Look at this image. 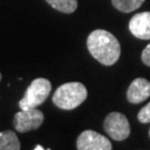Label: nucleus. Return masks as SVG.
Returning a JSON list of instances; mask_svg holds the SVG:
<instances>
[{
	"label": "nucleus",
	"instance_id": "f257e3e1",
	"mask_svg": "<svg viewBox=\"0 0 150 150\" xmlns=\"http://www.w3.org/2000/svg\"><path fill=\"white\" fill-rule=\"evenodd\" d=\"M87 47L90 54L105 66H112L118 61L121 48L118 39L111 32L97 29L87 39Z\"/></svg>",
	"mask_w": 150,
	"mask_h": 150
},
{
	"label": "nucleus",
	"instance_id": "f03ea898",
	"mask_svg": "<svg viewBox=\"0 0 150 150\" xmlns=\"http://www.w3.org/2000/svg\"><path fill=\"white\" fill-rule=\"evenodd\" d=\"M88 97L87 88L81 82H67L54 91L52 101L62 110H72L79 107Z\"/></svg>",
	"mask_w": 150,
	"mask_h": 150
},
{
	"label": "nucleus",
	"instance_id": "7ed1b4c3",
	"mask_svg": "<svg viewBox=\"0 0 150 150\" xmlns=\"http://www.w3.org/2000/svg\"><path fill=\"white\" fill-rule=\"evenodd\" d=\"M51 92V83L46 78H37L30 83L25 92V96L19 101V107L22 110L37 108L42 105Z\"/></svg>",
	"mask_w": 150,
	"mask_h": 150
},
{
	"label": "nucleus",
	"instance_id": "20e7f679",
	"mask_svg": "<svg viewBox=\"0 0 150 150\" xmlns=\"http://www.w3.org/2000/svg\"><path fill=\"white\" fill-rule=\"evenodd\" d=\"M103 129L109 137L117 141L127 139L130 134V125L128 119L120 112L109 113L105 119Z\"/></svg>",
	"mask_w": 150,
	"mask_h": 150
},
{
	"label": "nucleus",
	"instance_id": "39448f33",
	"mask_svg": "<svg viewBox=\"0 0 150 150\" xmlns=\"http://www.w3.org/2000/svg\"><path fill=\"white\" fill-rule=\"evenodd\" d=\"M45 116L43 113L38 110L37 108L26 109L17 112L13 117V126L17 129V131L25 134L31 130L40 128V126L43 123Z\"/></svg>",
	"mask_w": 150,
	"mask_h": 150
},
{
	"label": "nucleus",
	"instance_id": "423d86ee",
	"mask_svg": "<svg viewBox=\"0 0 150 150\" xmlns=\"http://www.w3.org/2000/svg\"><path fill=\"white\" fill-rule=\"evenodd\" d=\"M77 149L79 150H110L112 146L107 137L93 130H85L77 139Z\"/></svg>",
	"mask_w": 150,
	"mask_h": 150
},
{
	"label": "nucleus",
	"instance_id": "0eeeda50",
	"mask_svg": "<svg viewBox=\"0 0 150 150\" xmlns=\"http://www.w3.org/2000/svg\"><path fill=\"white\" fill-rule=\"evenodd\" d=\"M129 30L138 39H150V11L134 15L129 21Z\"/></svg>",
	"mask_w": 150,
	"mask_h": 150
},
{
	"label": "nucleus",
	"instance_id": "6e6552de",
	"mask_svg": "<svg viewBox=\"0 0 150 150\" xmlns=\"http://www.w3.org/2000/svg\"><path fill=\"white\" fill-rule=\"evenodd\" d=\"M150 97V81L145 78L134 79L127 90V99L131 103H140Z\"/></svg>",
	"mask_w": 150,
	"mask_h": 150
},
{
	"label": "nucleus",
	"instance_id": "1a4fd4ad",
	"mask_svg": "<svg viewBox=\"0 0 150 150\" xmlns=\"http://www.w3.org/2000/svg\"><path fill=\"white\" fill-rule=\"evenodd\" d=\"M20 148V141L13 131L0 132V150H19Z\"/></svg>",
	"mask_w": 150,
	"mask_h": 150
},
{
	"label": "nucleus",
	"instance_id": "9d476101",
	"mask_svg": "<svg viewBox=\"0 0 150 150\" xmlns=\"http://www.w3.org/2000/svg\"><path fill=\"white\" fill-rule=\"evenodd\" d=\"M46 1L54 9L64 13H72L78 7L77 0H46Z\"/></svg>",
	"mask_w": 150,
	"mask_h": 150
},
{
	"label": "nucleus",
	"instance_id": "9b49d317",
	"mask_svg": "<svg viewBox=\"0 0 150 150\" xmlns=\"http://www.w3.org/2000/svg\"><path fill=\"white\" fill-rule=\"evenodd\" d=\"M111 2L117 10L129 13L140 8L145 0H111Z\"/></svg>",
	"mask_w": 150,
	"mask_h": 150
},
{
	"label": "nucleus",
	"instance_id": "f8f14e48",
	"mask_svg": "<svg viewBox=\"0 0 150 150\" xmlns=\"http://www.w3.org/2000/svg\"><path fill=\"white\" fill-rule=\"evenodd\" d=\"M138 120L141 123L150 122V102L147 103L144 108H141V110L138 112Z\"/></svg>",
	"mask_w": 150,
	"mask_h": 150
},
{
	"label": "nucleus",
	"instance_id": "ddd939ff",
	"mask_svg": "<svg viewBox=\"0 0 150 150\" xmlns=\"http://www.w3.org/2000/svg\"><path fill=\"white\" fill-rule=\"evenodd\" d=\"M141 60L146 66H149L150 67V43L144 49L142 54H141Z\"/></svg>",
	"mask_w": 150,
	"mask_h": 150
},
{
	"label": "nucleus",
	"instance_id": "4468645a",
	"mask_svg": "<svg viewBox=\"0 0 150 150\" xmlns=\"http://www.w3.org/2000/svg\"><path fill=\"white\" fill-rule=\"evenodd\" d=\"M35 150H45V148H43L42 146L37 145V146H36V147H35Z\"/></svg>",
	"mask_w": 150,
	"mask_h": 150
},
{
	"label": "nucleus",
	"instance_id": "2eb2a0df",
	"mask_svg": "<svg viewBox=\"0 0 150 150\" xmlns=\"http://www.w3.org/2000/svg\"><path fill=\"white\" fill-rule=\"evenodd\" d=\"M1 78H2V75H1V72H0V81H1Z\"/></svg>",
	"mask_w": 150,
	"mask_h": 150
},
{
	"label": "nucleus",
	"instance_id": "dca6fc26",
	"mask_svg": "<svg viewBox=\"0 0 150 150\" xmlns=\"http://www.w3.org/2000/svg\"><path fill=\"white\" fill-rule=\"evenodd\" d=\"M149 137H150V129H149Z\"/></svg>",
	"mask_w": 150,
	"mask_h": 150
}]
</instances>
